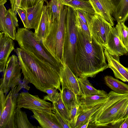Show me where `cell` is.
<instances>
[{
	"instance_id": "6da1fadb",
	"label": "cell",
	"mask_w": 128,
	"mask_h": 128,
	"mask_svg": "<svg viewBox=\"0 0 128 128\" xmlns=\"http://www.w3.org/2000/svg\"><path fill=\"white\" fill-rule=\"evenodd\" d=\"M76 28L78 38L75 61L77 77H94L98 73L108 68L104 48L92 36L90 38Z\"/></svg>"
},
{
	"instance_id": "7a4b0ae2",
	"label": "cell",
	"mask_w": 128,
	"mask_h": 128,
	"mask_svg": "<svg viewBox=\"0 0 128 128\" xmlns=\"http://www.w3.org/2000/svg\"><path fill=\"white\" fill-rule=\"evenodd\" d=\"M15 51L17 55L24 78L37 89L44 92L45 89L54 88L61 92L59 74L49 64L20 48Z\"/></svg>"
},
{
	"instance_id": "3957f363",
	"label": "cell",
	"mask_w": 128,
	"mask_h": 128,
	"mask_svg": "<svg viewBox=\"0 0 128 128\" xmlns=\"http://www.w3.org/2000/svg\"><path fill=\"white\" fill-rule=\"evenodd\" d=\"M108 97L93 114L88 128H120L128 105V93L122 94L111 91Z\"/></svg>"
},
{
	"instance_id": "277c9868",
	"label": "cell",
	"mask_w": 128,
	"mask_h": 128,
	"mask_svg": "<svg viewBox=\"0 0 128 128\" xmlns=\"http://www.w3.org/2000/svg\"><path fill=\"white\" fill-rule=\"evenodd\" d=\"M15 40L20 48L48 64L59 74L63 64L46 48L42 41L36 40L34 33L25 28H18Z\"/></svg>"
},
{
	"instance_id": "5b68a950",
	"label": "cell",
	"mask_w": 128,
	"mask_h": 128,
	"mask_svg": "<svg viewBox=\"0 0 128 128\" xmlns=\"http://www.w3.org/2000/svg\"><path fill=\"white\" fill-rule=\"evenodd\" d=\"M67 8V6L62 4L58 16L52 22L48 34L42 41L46 48L63 64Z\"/></svg>"
},
{
	"instance_id": "8992f818",
	"label": "cell",
	"mask_w": 128,
	"mask_h": 128,
	"mask_svg": "<svg viewBox=\"0 0 128 128\" xmlns=\"http://www.w3.org/2000/svg\"><path fill=\"white\" fill-rule=\"evenodd\" d=\"M67 7L66 34L63 49L64 64L67 65L77 77L75 56L78 35L75 22V13L74 9L70 7Z\"/></svg>"
},
{
	"instance_id": "52a82bcc",
	"label": "cell",
	"mask_w": 128,
	"mask_h": 128,
	"mask_svg": "<svg viewBox=\"0 0 128 128\" xmlns=\"http://www.w3.org/2000/svg\"><path fill=\"white\" fill-rule=\"evenodd\" d=\"M21 68L18 57L15 55L10 56L0 79V88L6 96L10 90L14 88L21 81Z\"/></svg>"
},
{
	"instance_id": "ba28073f",
	"label": "cell",
	"mask_w": 128,
	"mask_h": 128,
	"mask_svg": "<svg viewBox=\"0 0 128 128\" xmlns=\"http://www.w3.org/2000/svg\"><path fill=\"white\" fill-rule=\"evenodd\" d=\"M92 36L103 47L106 44L113 27L101 16L91 15L90 24Z\"/></svg>"
},
{
	"instance_id": "9c48e42d",
	"label": "cell",
	"mask_w": 128,
	"mask_h": 128,
	"mask_svg": "<svg viewBox=\"0 0 128 128\" xmlns=\"http://www.w3.org/2000/svg\"><path fill=\"white\" fill-rule=\"evenodd\" d=\"M22 108L49 112H53V110L51 103L40 98L37 95H34L28 92H22L18 95L16 108Z\"/></svg>"
},
{
	"instance_id": "30bf717a",
	"label": "cell",
	"mask_w": 128,
	"mask_h": 128,
	"mask_svg": "<svg viewBox=\"0 0 128 128\" xmlns=\"http://www.w3.org/2000/svg\"><path fill=\"white\" fill-rule=\"evenodd\" d=\"M17 86L11 89L6 96V106L0 115V128H15L14 118L18 94L16 91Z\"/></svg>"
},
{
	"instance_id": "8fae6325",
	"label": "cell",
	"mask_w": 128,
	"mask_h": 128,
	"mask_svg": "<svg viewBox=\"0 0 128 128\" xmlns=\"http://www.w3.org/2000/svg\"><path fill=\"white\" fill-rule=\"evenodd\" d=\"M112 57L120 60V56L128 55V49L119 38L117 30L113 26L107 42L103 47Z\"/></svg>"
},
{
	"instance_id": "7c38bea8",
	"label": "cell",
	"mask_w": 128,
	"mask_h": 128,
	"mask_svg": "<svg viewBox=\"0 0 128 128\" xmlns=\"http://www.w3.org/2000/svg\"><path fill=\"white\" fill-rule=\"evenodd\" d=\"M52 22V16L50 2L44 5L43 11L37 28L34 32L37 40L42 41L48 34Z\"/></svg>"
},
{
	"instance_id": "4fadbf2b",
	"label": "cell",
	"mask_w": 128,
	"mask_h": 128,
	"mask_svg": "<svg viewBox=\"0 0 128 128\" xmlns=\"http://www.w3.org/2000/svg\"><path fill=\"white\" fill-rule=\"evenodd\" d=\"M59 76L62 88H67L76 95L80 96L78 77L65 64L60 70Z\"/></svg>"
},
{
	"instance_id": "5bb4252c",
	"label": "cell",
	"mask_w": 128,
	"mask_h": 128,
	"mask_svg": "<svg viewBox=\"0 0 128 128\" xmlns=\"http://www.w3.org/2000/svg\"><path fill=\"white\" fill-rule=\"evenodd\" d=\"M14 40L3 32L0 33V72L4 71L9 56L14 50Z\"/></svg>"
},
{
	"instance_id": "9a60e30c",
	"label": "cell",
	"mask_w": 128,
	"mask_h": 128,
	"mask_svg": "<svg viewBox=\"0 0 128 128\" xmlns=\"http://www.w3.org/2000/svg\"><path fill=\"white\" fill-rule=\"evenodd\" d=\"M33 113L32 117L38 122L41 128H62L55 114L53 112L31 109Z\"/></svg>"
},
{
	"instance_id": "2e32d148",
	"label": "cell",
	"mask_w": 128,
	"mask_h": 128,
	"mask_svg": "<svg viewBox=\"0 0 128 128\" xmlns=\"http://www.w3.org/2000/svg\"><path fill=\"white\" fill-rule=\"evenodd\" d=\"M92 5L95 14L103 18L113 27L115 20L112 15V8L108 0H88Z\"/></svg>"
},
{
	"instance_id": "e0dca14e",
	"label": "cell",
	"mask_w": 128,
	"mask_h": 128,
	"mask_svg": "<svg viewBox=\"0 0 128 128\" xmlns=\"http://www.w3.org/2000/svg\"><path fill=\"white\" fill-rule=\"evenodd\" d=\"M112 8V15L117 22L128 20V0H108Z\"/></svg>"
},
{
	"instance_id": "ac0fdd59",
	"label": "cell",
	"mask_w": 128,
	"mask_h": 128,
	"mask_svg": "<svg viewBox=\"0 0 128 128\" xmlns=\"http://www.w3.org/2000/svg\"><path fill=\"white\" fill-rule=\"evenodd\" d=\"M104 48V55L108 62V68L112 70L116 78L124 82H128V68L123 66L120 64L119 60L112 57L106 50Z\"/></svg>"
},
{
	"instance_id": "d6986e66",
	"label": "cell",
	"mask_w": 128,
	"mask_h": 128,
	"mask_svg": "<svg viewBox=\"0 0 128 128\" xmlns=\"http://www.w3.org/2000/svg\"><path fill=\"white\" fill-rule=\"evenodd\" d=\"M44 0H40L35 6L26 8L28 29L36 30L38 28L43 11Z\"/></svg>"
},
{
	"instance_id": "ffe728a7",
	"label": "cell",
	"mask_w": 128,
	"mask_h": 128,
	"mask_svg": "<svg viewBox=\"0 0 128 128\" xmlns=\"http://www.w3.org/2000/svg\"><path fill=\"white\" fill-rule=\"evenodd\" d=\"M108 94L103 90L98 93L85 97L78 96L80 108H91L104 102L107 99Z\"/></svg>"
},
{
	"instance_id": "44dd1931",
	"label": "cell",
	"mask_w": 128,
	"mask_h": 128,
	"mask_svg": "<svg viewBox=\"0 0 128 128\" xmlns=\"http://www.w3.org/2000/svg\"><path fill=\"white\" fill-rule=\"evenodd\" d=\"M18 26L16 14L11 8L9 9L6 16L4 26L1 32L14 40L16 33V28Z\"/></svg>"
},
{
	"instance_id": "7402d4cb",
	"label": "cell",
	"mask_w": 128,
	"mask_h": 128,
	"mask_svg": "<svg viewBox=\"0 0 128 128\" xmlns=\"http://www.w3.org/2000/svg\"><path fill=\"white\" fill-rule=\"evenodd\" d=\"M62 4L70 7L74 10H79L94 15V11L88 1L82 0H59Z\"/></svg>"
},
{
	"instance_id": "603a6c76",
	"label": "cell",
	"mask_w": 128,
	"mask_h": 128,
	"mask_svg": "<svg viewBox=\"0 0 128 128\" xmlns=\"http://www.w3.org/2000/svg\"><path fill=\"white\" fill-rule=\"evenodd\" d=\"M103 103L89 108L81 109L80 108L76 122L74 128H80L82 125L90 120Z\"/></svg>"
},
{
	"instance_id": "cb8c5ba5",
	"label": "cell",
	"mask_w": 128,
	"mask_h": 128,
	"mask_svg": "<svg viewBox=\"0 0 128 128\" xmlns=\"http://www.w3.org/2000/svg\"><path fill=\"white\" fill-rule=\"evenodd\" d=\"M106 85L113 91L120 94L128 93V85L110 76H104Z\"/></svg>"
},
{
	"instance_id": "d4e9b609",
	"label": "cell",
	"mask_w": 128,
	"mask_h": 128,
	"mask_svg": "<svg viewBox=\"0 0 128 128\" xmlns=\"http://www.w3.org/2000/svg\"><path fill=\"white\" fill-rule=\"evenodd\" d=\"M15 128H35L29 121L27 115L21 108H16L14 118Z\"/></svg>"
},
{
	"instance_id": "484cf974",
	"label": "cell",
	"mask_w": 128,
	"mask_h": 128,
	"mask_svg": "<svg viewBox=\"0 0 128 128\" xmlns=\"http://www.w3.org/2000/svg\"><path fill=\"white\" fill-rule=\"evenodd\" d=\"M80 96L85 97L99 93L101 90L96 89L87 78L78 77Z\"/></svg>"
},
{
	"instance_id": "4316f807",
	"label": "cell",
	"mask_w": 128,
	"mask_h": 128,
	"mask_svg": "<svg viewBox=\"0 0 128 128\" xmlns=\"http://www.w3.org/2000/svg\"><path fill=\"white\" fill-rule=\"evenodd\" d=\"M60 92L62 100L69 111L72 101H74L78 104V96L68 88H62Z\"/></svg>"
},
{
	"instance_id": "83f0119b",
	"label": "cell",
	"mask_w": 128,
	"mask_h": 128,
	"mask_svg": "<svg viewBox=\"0 0 128 128\" xmlns=\"http://www.w3.org/2000/svg\"><path fill=\"white\" fill-rule=\"evenodd\" d=\"M52 106L53 111L58 112L64 118L70 122L69 110L62 100L61 94L56 100L52 103Z\"/></svg>"
},
{
	"instance_id": "f1b7e54d",
	"label": "cell",
	"mask_w": 128,
	"mask_h": 128,
	"mask_svg": "<svg viewBox=\"0 0 128 128\" xmlns=\"http://www.w3.org/2000/svg\"><path fill=\"white\" fill-rule=\"evenodd\" d=\"M119 38L125 46L128 49V27L122 22H117L115 27Z\"/></svg>"
},
{
	"instance_id": "f546056e",
	"label": "cell",
	"mask_w": 128,
	"mask_h": 128,
	"mask_svg": "<svg viewBox=\"0 0 128 128\" xmlns=\"http://www.w3.org/2000/svg\"><path fill=\"white\" fill-rule=\"evenodd\" d=\"M80 108V106L78 102L74 101L72 102L69 111L70 124V128H74L76 124Z\"/></svg>"
},
{
	"instance_id": "4dcf8cb0",
	"label": "cell",
	"mask_w": 128,
	"mask_h": 128,
	"mask_svg": "<svg viewBox=\"0 0 128 128\" xmlns=\"http://www.w3.org/2000/svg\"><path fill=\"white\" fill-rule=\"evenodd\" d=\"M75 15V22L76 28L83 32L89 38H91L92 36L89 27L81 20L76 13Z\"/></svg>"
},
{
	"instance_id": "1f68e13d",
	"label": "cell",
	"mask_w": 128,
	"mask_h": 128,
	"mask_svg": "<svg viewBox=\"0 0 128 128\" xmlns=\"http://www.w3.org/2000/svg\"><path fill=\"white\" fill-rule=\"evenodd\" d=\"M56 88H51L45 89L44 92L47 95L44 96L43 99L46 100H48L52 103L56 101L60 95V92H59Z\"/></svg>"
},
{
	"instance_id": "d6a6232c",
	"label": "cell",
	"mask_w": 128,
	"mask_h": 128,
	"mask_svg": "<svg viewBox=\"0 0 128 128\" xmlns=\"http://www.w3.org/2000/svg\"><path fill=\"white\" fill-rule=\"evenodd\" d=\"M52 16V22L58 16L62 4L59 0H51L50 2Z\"/></svg>"
},
{
	"instance_id": "836d02e7",
	"label": "cell",
	"mask_w": 128,
	"mask_h": 128,
	"mask_svg": "<svg viewBox=\"0 0 128 128\" xmlns=\"http://www.w3.org/2000/svg\"><path fill=\"white\" fill-rule=\"evenodd\" d=\"M17 12L22 22L24 27L28 29L27 13L26 9L20 7Z\"/></svg>"
},
{
	"instance_id": "e575fe53",
	"label": "cell",
	"mask_w": 128,
	"mask_h": 128,
	"mask_svg": "<svg viewBox=\"0 0 128 128\" xmlns=\"http://www.w3.org/2000/svg\"><path fill=\"white\" fill-rule=\"evenodd\" d=\"M40 0H21L20 7L26 9L33 6L37 4ZM47 3V0H44Z\"/></svg>"
},
{
	"instance_id": "d590c367",
	"label": "cell",
	"mask_w": 128,
	"mask_h": 128,
	"mask_svg": "<svg viewBox=\"0 0 128 128\" xmlns=\"http://www.w3.org/2000/svg\"><path fill=\"white\" fill-rule=\"evenodd\" d=\"M59 122L62 128H70L69 121L64 118L58 112L53 111Z\"/></svg>"
},
{
	"instance_id": "8d00e7d4",
	"label": "cell",
	"mask_w": 128,
	"mask_h": 128,
	"mask_svg": "<svg viewBox=\"0 0 128 128\" xmlns=\"http://www.w3.org/2000/svg\"><path fill=\"white\" fill-rule=\"evenodd\" d=\"M0 115L3 112L6 104L7 98L2 90L0 88Z\"/></svg>"
},
{
	"instance_id": "74e56055",
	"label": "cell",
	"mask_w": 128,
	"mask_h": 128,
	"mask_svg": "<svg viewBox=\"0 0 128 128\" xmlns=\"http://www.w3.org/2000/svg\"><path fill=\"white\" fill-rule=\"evenodd\" d=\"M11 9L16 14L18 8L20 7L21 0H10Z\"/></svg>"
},
{
	"instance_id": "f35d334b",
	"label": "cell",
	"mask_w": 128,
	"mask_h": 128,
	"mask_svg": "<svg viewBox=\"0 0 128 128\" xmlns=\"http://www.w3.org/2000/svg\"><path fill=\"white\" fill-rule=\"evenodd\" d=\"M120 128H128V118L124 119Z\"/></svg>"
},
{
	"instance_id": "ab89813d",
	"label": "cell",
	"mask_w": 128,
	"mask_h": 128,
	"mask_svg": "<svg viewBox=\"0 0 128 128\" xmlns=\"http://www.w3.org/2000/svg\"><path fill=\"white\" fill-rule=\"evenodd\" d=\"M128 118V105L123 115L122 119H124Z\"/></svg>"
},
{
	"instance_id": "60d3db41",
	"label": "cell",
	"mask_w": 128,
	"mask_h": 128,
	"mask_svg": "<svg viewBox=\"0 0 128 128\" xmlns=\"http://www.w3.org/2000/svg\"><path fill=\"white\" fill-rule=\"evenodd\" d=\"M90 120H88V122L82 125L80 128H86L88 127V125L90 122Z\"/></svg>"
},
{
	"instance_id": "b9f144b4",
	"label": "cell",
	"mask_w": 128,
	"mask_h": 128,
	"mask_svg": "<svg viewBox=\"0 0 128 128\" xmlns=\"http://www.w3.org/2000/svg\"><path fill=\"white\" fill-rule=\"evenodd\" d=\"M85 0V1H88V0Z\"/></svg>"
},
{
	"instance_id": "7bdbcfd3",
	"label": "cell",
	"mask_w": 128,
	"mask_h": 128,
	"mask_svg": "<svg viewBox=\"0 0 128 128\" xmlns=\"http://www.w3.org/2000/svg\"><path fill=\"white\" fill-rule=\"evenodd\" d=\"M0 0V1H1V0Z\"/></svg>"
}]
</instances>
